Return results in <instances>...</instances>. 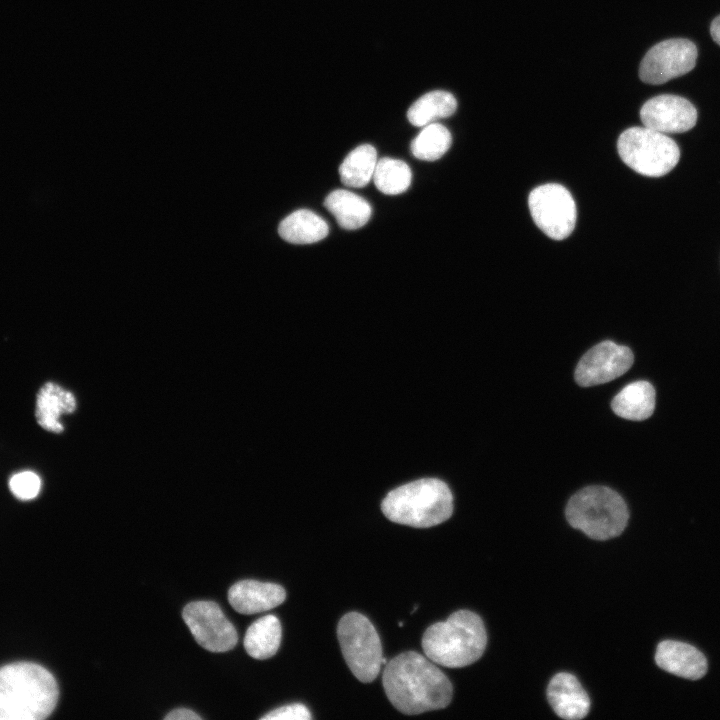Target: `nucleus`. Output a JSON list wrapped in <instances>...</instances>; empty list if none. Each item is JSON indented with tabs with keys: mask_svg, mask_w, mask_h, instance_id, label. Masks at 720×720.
Segmentation results:
<instances>
[{
	"mask_svg": "<svg viewBox=\"0 0 720 720\" xmlns=\"http://www.w3.org/2000/svg\"><path fill=\"white\" fill-rule=\"evenodd\" d=\"M422 649L434 663L460 668L477 661L487 644L481 618L469 610H458L446 621L429 626L422 637Z\"/></svg>",
	"mask_w": 720,
	"mask_h": 720,
	"instance_id": "7ed1b4c3",
	"label": "nucleus"
},
{
	"mask_svg": "<svg viewBox=\"0 0 720 720\" xmlns=\"http://www.w3.org/2000/svg\"><path fill=\"white\" fill-rule=\"evenodd\" d=\"M566 518L590 538L607 540L623 532L629 512L622 497L611 488L588 486L570 498Z\"/></svg>",
	"mask_w": 720,
	"mask_h": 720,
	"instance_id": "39448f33",
	"label": "nucleus"
},
{
	"mask_svg": "<svg viewBox=\"0 0 720 720\" xmlns=\"http://www.w3.org/2000/svg\"><path fill=\"white\" fill-rule=\"evenodd\" d=\"M696 45L684 38L657 43L643 57L639 77L647 84L659 85L690 72L696 65Z\"/></svg>",
	"mask_w": 720,
	"mask_h": 720,
	"instance_id": "1a4fd4ad",
	"label": "nucleus"
},
{
	"mask_svg": "<svg viewBox=\"0 0 720 720\" xmlns=\"http://www.w3.org/2000/svg\"><path fill=\"white\" fill-rule=\"evenodd\" d=\"M41 478L33 471L15 473L9 479V488L12 494L20 500H31L38 496L41 490Z\"/></svg>",
	"mask_w": 720,
	"mask_h": 720,
	"instance_id": "393cba45",
	"label": "nucleus"
},
{
	"mask_svg": "<svg viewBox=\"0 0 720 720\" xmlns=\"http://www.w3.org/2000/svg\"><path fill=\"white\" fill-rule=\"evenodd\" d=\"M337 637L353 675L363 683L375 680L381 665L387 661L382 655L379 635L370 620L358 612L345 614L339 620Z\"/></svg>",
	"mask_w": 720,
	"mask_h": 720,
	"instance_id": "0eeeda50",
	"label": "nucleus"
},
{
	"mask_svg": "<svg viewBox=\"0 0 720 720\" xmlns=\"http://www.w3.org/2000/svg\"><path fill=\"white\" fill-rule=\"evenodd\" d=\"M633 360L628 347L603 341L582 356L575 370V380L582 387L610 382L627 372Z\"/></svg>",
	"mask_w": 720,
	"mask_h": 720,
	"instance_id": "9b49d317",
	"label": "nucleus"
},
{
	"mask_svg": "<svg viewBox=\"0 0 720 720\" xmlns=\"http://www.w3.org/2000/svg\"><path fill=\"white\" fill-rule=\"evenodd\" d=\"M710 34L713 40L720 45V15H718L710 25Z\"/></svg>",
	"mask_w": 720,
	"mask_h": 720,
	"instance_id": "cd10ccee",
	"label": "nucleus"
},
{
	"mask_svg": "<svg viewBox=\"0 0 720 720\" xmlns=\"http://www.w3.org/2000/svg\"><path fill=\"white\" fill-rule=\"evenodd\" d=\"M614 413L628 420L649 418L655 408V389L647 381H636L625 386L612 400Z\"/></svg>",
	"mask_w": 720,
	"mask_h": 720,
	"instance_id": "f3484780",
	"label": "nucleus"
},
{
	"mask_svg": "<svg viewBox=\"0 0 720 720\" xmlns=\"http://www.w3.org/2000/svg\"><path fill=\"white\" fill-rule=\"evenodd\" d=\"M285 589L275 583L242 580L228 591L230 605L241 614H255L270 610L284 602Z\"/></svg>",
	"mask_w": 720,
	"mask_h": 720,
	"instance_id": "ddd939ff",
	"label": "nucleus"
},
{
	"mask_svg": "<svg viewBox=\"0 0 720 720\" xmlns=\"http://www.w3.org/2000/svg\"><path fill=\"white\" fill-rule=\"evenodd\" d=\"M640 119L645 127L664 134L683 133L695 126L697 110L686 98L662 94L643 104Z\"/></svg>",
	"mask_w": 720,
	"mask_h": 720,
	"instance_id": "f8f14e48",
	"label": "nucleus"
},
{
	"mask_svg": "<svg viewBox=\"0 0 720 720\" xmlns=\"http://www.w3.org/2000/svg\"><path fill=\"white\" fill-rule=\"evenodd\" d=\"M282 629L274 615L260 617L247 629L244 637L246 652L255 659L264 660L276 654L281 643Z\"/></svg>",
	"mask_w": 720,
	"mask_h": 720,
	"instance_id": "aec40b11",
	"label": "nucleus"
},
{
	"mask_svg": "<svg viewBox=\"0 0 720 720\" xmlns=\"http://www.w3.org/2000/svg\"><path fill=\"white\" fill-rule=\"evenodd\" d=\"M547 698L554 712L563 719L579 720L590 710L588 694L570 673H558L550 680Z\"/></svg>",
	"mask_w": 720,
	"mask_h": 720,
	"instance_id": "2eb2a0df",
	"label": "nucleus"
},
{
	"mask_svg": "<svg viewBox=\"0 0 720 720\" xmlns=\"http://www.w3.org/2000/svg\"><path fill=\"white\" fill-rule=\"evenodd\" d=\"M382 683L391 704L406 715L449 705L453 688L448 677L415 651H406L385 664Z\"/></svg>",
	"mask_w": 720,
	"mask_h": 720,
	"instance_id": "f257e3e1",
	"label": "nucleus"
},
{
	"mask_svg": "<svg viewBox=\"0 0 720 720\" xmlns=\"http://www.w3.org/2000/svg\"><path fill=\"white\" fill-rule=\"evenodd\" d=\"M621 160L632 170L648 177L669 173L680 159L676 142L664 133L648 127H630L617 141Z\"/></svg>",
	"mask_w": 720,
	"mask_h": 720,
	"instance_id": "423d86ee",
	"label": "nucleus"
},
{
	"mask_svg": "<svg viewBox=\"0 0 720 720\" xmlns=\"http://www.w3.org/2000/svg\"><path fill=\"white\" fill-rule=\"evenodd\" d=\"M377 161V152L372 145L363 144L356 147L339 167L341 182L354 188L366 186L373 178Z\"/></svg>",
	"mask_w": 720,
	"mask_h": 720,
	"instance_id": "4be33fe9",
	"label": "nucleus"
},
{
	"mask_svg": "<svg viewBox=\"0 0 720 720\" xmlns=\"http://www.w3.org/2000/svg\"><path fill=\"white\" fill-rule=\"evenodd\" d=\"M325 208L335 217L340 227L355 230L364 226L370 219V204L359 195L338 189L332 191L324 201Z\"/></svg>",
	"mask_w": 720,
	"mask_h": 720,
	"instance_id": "a211bd4d",
	"label": "nucleus"
},
{
	"mask_svg": "<svg viewBox=\"0 0 720 720\" xmlns=\"http://www.w3.org/2000/svg\"><path fill=\"white\" fill-rule=\"evenodd\" d=\"M165 720H201V717L197 715L194 711L186 708H178L170 713H168L165 717Z\"/></svg>",
	"mask_w": 720,
	"mask_h": 720,
	"instance_id": "bb28decb",
	"label": "nucleus"
},
{
	"mask_svg": "<svg viewBox=\"0 0 720 720\" xmlns=\"http://www.w3.org/2000/svg\"><path fill=\"white\" fill-rule=\"evenodd\" d=\"M329 232L326 221L316 213L299 209L284 218L278 227L279 235L292 244H311L324 239Z\"/></svg>",
	"mask_w": 720,
	"mask_h": 720,
	"instance_id": "6ab92c4d",
	"label": "nucleus"
},
{
	"mask_svg": "<svg viewBox=\"0 0 720 720\" xmlns=\"http://www.w3.org/2000/svg\"><path fill=\"white\" fill-rule=\"evenodd\" d=\"M182 615L195 640L204 649L225 652L237 644V631L217 603L191 602L184 607Z\"/></svg>",
	"mask_w": 720,
	"mask_h": 720,
	"instance_id": "9d476101",
	"label": "nucleus"
},
{
	"mask_svg": "<svg viewBox=\"0 0 720 720\" xmlns=\"http://www.w3.org/2000/svg\"><path fill=\"white\" fill-rule=\"evenodd\" d=\"M450 131L440 123H430L412 140L410 149L414 157L425 161L441 158L450 148Z\"/></svg>",
	"mask_w": 720,
	"mask_h": 720,
	"instance_id": "5701e85b",
	"label": "nucleus"
},
{
	"mask_svg": "<svg viewBox=\"0 0 720 720\" xmlns=\"http://www.w3.org/2000/svg\"><path fill=\"white\" fill-rule=\"evenodd\" d=\"M656 664L676 676L697 680L707 672V660L694 646L675 640H664L657 646Z\"/></svg>",
	"mask_w": 720,
	"mask_h": 720,
	"instance_id": "4468645a",
	"label": "nucleus"
},
{
	"mask_svg": "<svg viewBox=\"0 0 720 720\" xmlns=\"http://www.w3.org/2000/svg\"><path fill=\"white\" fill-rule=\"evenodd\" d=\"M457 108L454 96L443 90L428 92L408 109L407 118L416 127H424L435 120L451 116Z\"/></svg>",
	"mask_w": 720,
	"mask_h": 720,
	"instance_id": "412c9836",
	"label": "nucleus"
},
{
	"mask_svg": "<svg viewBox=\"0 0 720 720\" xmlns=\"http://www.w3.org/2000/svg\"><path fill=\"white\" fill-rule=\"evenodd\" d=\"M54 676L44 667L18 662L0 668V720H42L58 700Z\"/></svg>",
	"mask_w": 720,
	"mask_h": 720,
	"instance_id": "f03ea898",
	"label": "nucleus"
},
{
	"mask_svg": "<svg viewBox=\"0 0 720 720\" xmlns=\"http://www.w3.org/2000/svg\"><path fill=\"white\" fill-rule=\"evenodd\" d=\"M312 716L308 708L301 703H292L270 711L261 719L265 720H309Z\"/></svg>",
	"mask_w": 720,
	"mask_h": 720,
	"instance_id": "a878e982",
	"label": "nucleus"
},
{
	"mask_svg": "<svg viewBox=\"0 0 720 720\" xmlns=\"http://www.w3.org/2000/svg\"><path fill=\"white\" fill-rule=\"evenodd\" d=\"M528 205L533 221L549 238L563 240L574 230L576 204L564 186L548 183L534 188L529 194Z\"/></svg>",
	"mask_w": 720,
	"mask_h": 720,
	"instance_id": "6e6552de",
	"label": "nucleus"
},
{
	"mask_svg": "<svg viewBox=\"0 0 720 720\" xmlns=\"http://www.w3.org/2000/svg\"><path fill=\"white\" fill-rule=\"evenodd\" d=\"M76 398L72 392L58 384L48 382L39 390L36 400V420L46 431L61 433L64 426L60 417L76 410Z\"/></svg>",
	"mask_w": 720,
	"mask_h": 720,
	"instance_id": "dca6fc26",
	"label": "nucleus"
},
{
	"mask_svg": "<svg viewBox=\"0 0 720 720\" xmlns=\"http://www.w3.org/2000/svg\"><path fill=\"white\" fill-rule=\"evenodd\" d=\"M411 178V170L404 161L388 157L377 161L373 174L376 188L387 195L403 193L410 186Z\"/></svg>",
	"mask_w": 720,
	"mask_h": 720,
	"instance_id": "b1692460",
	"label": "nucleus"
},
{
	"mask_svg": "<svg viewBox=\"0 0 720 720\" xmlns=\"http://www.w3.org/2000/svg\"><path fill=\"white\" fill-rule=\"evenodd\" d=\"M381 510L392 522L428 528L451 517L453 495L442 480L423 478L391 490L383 499Z\"/></svg>",
	"mask_w": 720,
	"mask_h": 720,
	"instance_id": "20e7f679",
	"label": "nucleus"
}]
</instances>
